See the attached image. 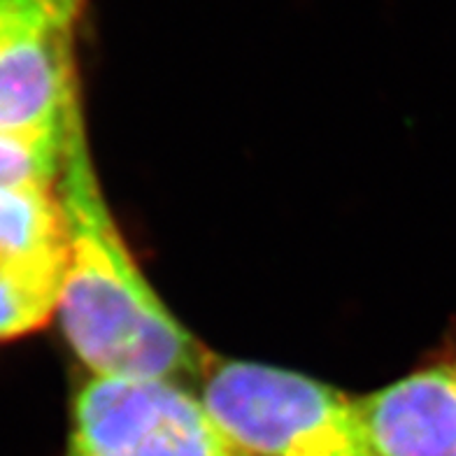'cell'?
<instances>
[{
    "mask_svg": "<svg viewBox=\"0 0 456 456\" xmlns=\"http://www.w3.org/2000/svg\"><path fill=\"white\" fill-rule=\"evenodd\" d=\"M66 226L56 184L0 182V256L63 268Z\"/></svg>",
    "mask_w": 456,
    "mask_h": 456,
    "instance_id": "6",
    "label": "cell"
},
{
    "mask_svg": "<svg viewBox=\"0 0 456 456\" xmlns=\"http://www.w3.org/2000/svg\"><path fill=\"white\" fill-rule=\"evenodd\" d=\"M56 193L66 226L56 314L79 363L89 375L199 385L215 354L180 324L133 258L98 184L82 105L68 121Z\"/></svg>",
    "mask_w": 456,
    "mask_h": 456,
    "instance_id": "1",
    "label": "cell"
},
{
    "mask_svg": "<svg viewBox=\"0 0 456 456\" xmlns=\"http://www.w3.org/2000/svg\"><path fill=\"white\" fill-rule=\"evenodd\" d=\"M356 403L370 456H456L452 366L414 370Z\"/></svg>",
    "mask_w": 456,
    "mask_h": 456,
    "instance_id": "5",
    "label": "cell"
},
{
    "mask_svg": "<svg viewBox=\"0 0 456 456\" xmlns=\"http://www.w3.org/2000/svg\"><path fill=\"white\" fill-rule=\"evenodd\" d=\"M61 275L63 268L0 256V340L28 336L54 317Z\"/></svg>",
    "mask_w": 456,
    "mask_h": 456,
    "instance_id": "7",
    "label": "cell"
},
{
    "mask_svg": "<svg viewBox=\"0 0 456 456\" xmlns=\"http://www.w3.org/2000/svg\"><path fill=\"white\" fill-rule=\"evenodd\" d=\"M63 150L0 138V182H47L56 184Z\"/></svg>",
    "mask_w": 456,
    "mask_h": 456,
    "instance_id": "8",
    "label": "cell"
},
{
    "mask_svg": "<svg viewBox=\"0 0 456 456\" xmlns=\"http://www.w3.org/2000/svg\"><path fill=\"white\" fill-rule=\"evenodd\" d=\"M89 0H0V138L63 150Z\"/></svg>",
    "mask_w": 456,
    "mask_h": 456,
    "instance_id": "3",
    "label": "cell"
},
{
    "mask_svg": "<svg viewBox=\"0 0 456 456\" xmlns=\"http://www.w3.org/2000/svg\"><path fill=\"white\" fill-rule=\"evenodd\" d=\"M452 370H454V378H456V361H454V363H452Z\"/></svg>",
    "mask_w": 456,
    "mask_h": 456,
    "instance_id": "9",
    "label": "cell"
},
{
    "mask_svg": "<svg viewBox=\"0 0 456 456\" xmlns=\"http://www.w3.org/2000/svg\"><path fill=\"white\" fill-rule=\"evenodd\" d=\"M196 387L242 456H370L356 396L326 382L215 356Z\"/></svg>",
    "mask_w": 456,
    "mask_h": 456,
    "instance_id": "2",
    "label": "cell"
},
{
    "mask_svg": "<svg viewBox=\"0 0 456 456\" xmlns=\"http://www.w3.org/2000/svg\"><path fill=\"white\" fill-rule=\"evenodd\" d=\"M66 456H242L189 385L89 375L72 398Z\"/></svg>",
    "mask_w": 456,
    "mask_h": 456,
    "instance_id": "4",
    "label": "cell"
}]
</instances>
